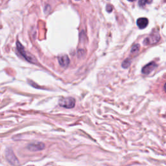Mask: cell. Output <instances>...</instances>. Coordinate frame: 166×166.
<instances>
[{
  "label": "cell",
  "mask_w": 166,
  "mask_h": 166,
  "mask_svg": "<svg viewBox=\"0 0 166 166\" xmlns=\"http://www.w3.org/2000/svg\"><path fill=\"white\" fill-rule=\"evenodd\" d=\"M27 148L31 151H39L45 148V144L42 142H34L30 143Z\"/></svg>",
  "instance_id": "5"
},
{
  "label": "cell",
  "mask_w": 166,
  "mask_h": 166,
  "mask_svg": "<svg viewBox=\"0 0 166 166\" xmlns=\"http://www.w3.org/2000/svg\"><path fill=\"white\" fill-rule=\"evenodd\" d=\"M76 1H79V0H76Z\"/></svg>",
  "instance_id": "15"
},
{
  "label": "cell",
  "mask_w": 166,
  "mask_h": 166,
  "mask_svg": "<svg viewBox=\"0 0 166 166\" xmlns=\"http://www.w3.org/2000/svg\"><path fill=\"white\" fill-rule=\"evenodd\" d=\"M164 90H165V91L166 92V83H165V85L164 86Z\"/></svg>",
  "instance_id": "13"
},
{
  "label": "cell",
  "mask_w": 166,
  "mask_h": 166,
  "mask_svg": "<svg viewBox=\"0 0 166 166\" xmlns=\"http://www.w3.org/2000/svg\"><path fill=\"white\" fill-rule=\"evenodd\" d=\"M136 23L140 29H145L148 25L149 20L146 18H140L138 19Z\"/></svg>",
  "instance_id": "8"
},
{
  "label": "cell",
  "mask_w": 166,
  "mask_h": 166,
  "mask_svg": "<svg viewBox=\"0 0 166 166\" xmlns=\"http://www.w3.org/2000/svg\"><path fill=\"white\" fill-rule=\"evenodd\" d=\"M59 64L63 68H67L70 64V59L66 55H60L58 57Z\"/></svg>",
  "instance_id": "7"
},
{
  "label": "cell",
  "mask_w": 166,
  "mask_h": 166,
  "mask_svg": "<svg viewBox=\"0 0 166 166\" xmlns=\"http://www.w3.org/2000/svg\"><path fill=\"white\" fill-rule=\"evenodd\" d=\"M6 158L7 159L9 163H11L12 165H18L20 164L18 158L15 156V153H13V151L11 149H7L6 151Z\"/></svg>",
  "instance_id": "4"
},
{
  "label": "cell",
  "mask_w": 166,
  "mask_h": 166,
  "mask_svg": "<svg viewBox=\"0 0 166 166\" xmlns=\"http://www.w3.org/2000/svg\"><path fill=\"white\" fill-rule=\"evenodd\" d=\"M160 37L158 33H153L151 34L144 40V44L145 45H152L157 43L160 40Z\"/></svg>",
  "instance_id": "3"
},
{
  "label": "cell",
  "mask_w": 166,
  "mask_h": 166,
  "mask_svg": "<svg viewBox=\"0 0 166 166\" xmlns=\"http://www.w3.org/2000/svg\"><path fill=\"white\" fill-rule=\"evenodd\" d=\"M140 46L139 44H135L133 46L132 50H131V53H137L140 51Z\"/></svg>",
  "instance_id": "11"
},
{
  "label": "cell",
  "mask_w": 166,
  "mask_h": 166,
  "mask_svg": "<svg viewBox=\"0 0 166 166\" xmlns=\"http://www.w3.org/2000/svg\"><path fill=\"white\" fill-rule=\"evenodd\" d=\"M153 0H139V5L140 7H144L146 4H150Z\"/></svg>",
  "instance_id": "10"
},
{
  "label": "cell",
  "mask_w": 166,
  "mask_h": 166,
  "mask_svg": "<svg viewBox=\"0 0 166 166\" xmlns=\"http://www.w3.org/2000/svg\"><path fill=\"white\" fill-rule=\"evenodd\" d=\"M107 11L108 12H110L112 11V7L110 5H108L107 7Z\"/></svg>",
  "instance_id": "12"
},
{
  "label": "cell",
  "mask_w": 166,
  "mask_h": 166,
  "mask_svg": "<svg viewBox=\"0 0 166 166\" xmlns=\"http://www.w3.org/2000/svg\"><path fill=\"white\" fill-rule=\"evenodd\" d=\"M157 67V64L154 62H152L151 63L147 64L146 66H145L143 68L142 72L145 74V75H148L151 72H153L155 69Z\"/></svg>",
  "instance_id": "6"
},
{
  "label": "cell",
  "mask_w": 166,
  "mask_h": 166,
  "mask_svg": "<svg viewBox=\"0 0 166 166\" xmlns=\"http://www.w3.org/2000/svg\"><path fill=\"white\" fill-rule=\"evenodd\" d=\"M130 64H131V60H130V59H127L124 60L123 62V63H122L121 66H122V67H123V68H125V69H126V68H129V67L130 66Z\"/></svg>",
  "instance_id": "9"
},
{
  "label": "cell",
  "mask_w": 166,
  "mask_h": 166,
  "mask_svg": "<svg viewBox=\"0 0 166 166\" xmlns=\"http://www.w3.org/2000/svg\"><path fill=\"white\" fill-rule=\"evenodd\" d=\"M59 105L66 108H72L75 107V100L72 98H62L59 100Z\"/></svg>",
  "instance_id": "2"
},
{
  "label": "cell",
  "mask_w": 166,
  "mask_h": 166,
  "mask_svg": "<svg viewBox=\"0 0 166 166\" xmlns=\"http://www.w3.org/2000/svg\"><path fill=\"white\" fill-rule=\"evenodd\" d=\"M164 2H166V0H164Z\"/></svg>",
  "instance_id": "16"
},
{
  "label": "cell",
  "mask_w": 166,
  "mask_h": 166,
  "mask_svg": "<svg viewBox=\"0 0 166 166\" xmlns=\"http://www.w3.org/2000/svg\"><path fill=\"white\" fill-rule=\"evenodd\" d=\"M129 1H130V2H134V1H135V0H129Z\"/></svg>",
  "instance_id": "14"
},
{
  "label": "cell",
  "mask_w": 166,
  "mask_h": 166,
  "mask_svg": "<svg viewBox=\"0 0 166 166\" xmlns=\"http://www.w3.org/2000/svg\"><path fill=\"white\" fill-rule=\"evenodd\" d=\"M17 49L20 55L23 56L27 61H28L30 63L32 64H37V60L34 58L33 55L30 54L29 53L25 51V48L22 46V44H20L19 42H17Z\"/></svg>",
  "instance_id": "1"
}]
</instances>
